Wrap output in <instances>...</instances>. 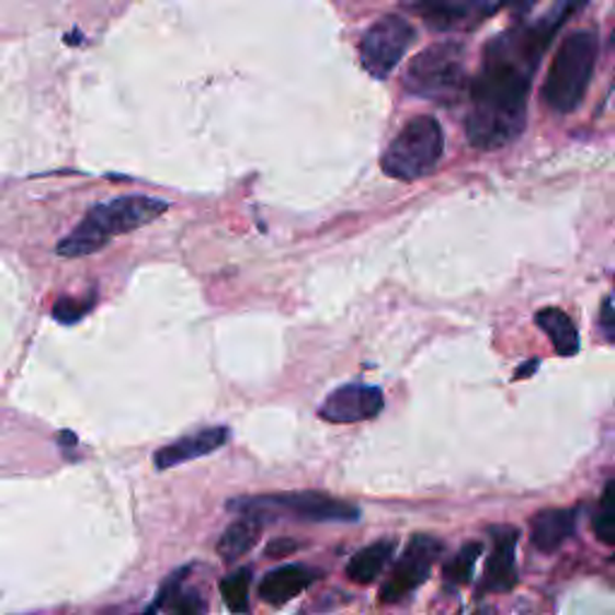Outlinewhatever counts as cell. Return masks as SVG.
Returning a JSON list of instances; mask_svg holds the SVG:
<instances>
[{
    "label": "cell",
    "instance_id": "cell-17",
    "mask_svg": "<svg viewBox=\"0 0 615 615\" xmlns=\"http://www.w3.org/2000/svg\"><path fill=\"white\" fill-rule=\"evenodd\" d=\"M262 526H265V520L255 517V514H241V520L226 526V532L217 544V554L221 556V560L231 565L250 554L260 542Z\"/></svg>",
    "mask_w": 615,
    "mask_h": 615
},
{
    "label": "cell",
    "instance_id": "cell-10",
    "mask_svg": "<svg viewBox=\"0 0 615 615\" xmlns=\"http://www.w3.org/2000/svg\"><path fill=\"white\" fill-rule=\"evenodd\" d=\"M385 409V395L380 387L366 383H349L337 387L324 397L318 417L328 423H361L378 417Z\"/></svg>",
    "mask_w": 615,
    "mask_h": 615
},
{
    "label": "cell",
    "instance_id": "cell-26",
    "mask_svg": "<svg viewBox=\"0 0 615 615\" xmlns=\"http://www.w3.org/2000/svg\"><path fill=\"white\" fill-rule=\"evenodd\" d=\"M538 368V361H529V363H524L522 368H517V375H514V378H529V375L534 373Z\"/></svg>",
    "mask_w": 615,
    "mask_h": 615
},
{
    "label": "cell",
    "instance_id": "cell-21",
    "mask_svg": "<svg viewBox=\"0 0 615 615\" xmlns=\"http://www.w3.org/2000/svg\"><path fill=\"white\" fill-rule=\"evenodd\" d=\"M483 554V544L481 542H469L467 546H464L459 554L452 558L445 568H443V574H445V582L452 584V586H457V584H467L471 582V577H474V568H476V560L481 558Z\"/></svg>",
    "mask_w": 615,
    "mask_h": 615
},
{
    "label": "cell",
    "instance_id": "cell-7",
    "mask_svg": "<svg viewBox=\"0 0 615 615\" xmlns=\"http://www.w3.org/2000/svg\"><path fill=\"white\" fill-rule=\"evenodd\" d=\"M411 22L401 15H385L375 20L361 39V62L375 80L390 78L395 68L407 56L409 46L413 44Z\"/></svg>",
    "mask_w": 615,
    "mask_h": 615
},
{
    "label": "cell",
    "instance_id": "cell-24",
    "mask_svg": "<svg viewBox=\"0 0 615 615\" xmlns=\"http://www.w3.org/2000/svg\"><path fill=\"white\" fill-rule=\"evenodd\" d=\"M296 550H298V544L294 542V538H274V542H270V546H267V556L282 558L288 554H296Z\"/></svg>",
    "mask_w": 615,
    "mask_h": 615
},
{
    "label": "cell",
    "instance_id": "cell-20",
    "mask_svg": "<svg viewBox=\"0 0 615 615\" xmlns=\"http://www.w3.org/2000/svg\"><path fill=\"white\" fill-rule=\"evenodd\" d=\"M250 580H253V572L248 568L236 570L231 574H226L221 584H219V592L226 608L236 615H246L248 613V592H250Z\"/></svg>",
    "mask_w": 615,
    "mask_h": 615
},
{
    "label": "cell",
    "instance_id": "cell-16",
    "mask_svg": "<svg viewBox=\"0 0 615 615\" xmlns=\"http://www.w3.org/2000/svg\"><path fill=\"white\" fill-rule=\"evenodd\" d=\"M397 542L395 538H380L366 548H361L358 554L351 556L346 562V577L354 584H373L385 572L395 556Z\"/></svg>",
    "mask_w": 615,
    "mask_h": 615
},
{
    "label": "cell",
    "instance_id": "cell-3",
    "mask_svg": "<svg viewBox=\"0 0 615 615\" xmlns=\"http://www.w3.org/2000/svg\"><path fill=\"white\" fill-rule=\"evenodd\" d=\"M599 56V36L592 30L568 34L550 60L546 82L542 87L544 104L560 113H572L584 102Z\"/></svg>",
    "mask_w": 615,
    "mask_h": 615
},
{
    "label": "cell",
    "instance_id": "cell-19",
    "mask_svg": "<svg viewBox=\"0 0 615 615\" xmlns=\"http://www.w3.org/2000/svg\"><path fill=\"white\" fill-rule=\"evenodd\" d=\"M592 529L601 544H615V479L604 486V493L592 514Z\"/></svg>",
    "mask_w": 615,
    "mask_h": 615
},
{
    "label": "cell",
    "instance_id": "cell-5",
    "mask_svg": "<svg viewBox=\"0 0 615 615\" xmlns=\"http://www.w3.org/2000/svg\"><path fill=\"white\" fill-rule=\"evenodd\" d=\"M445 155V133L433 116L411 118L385 149L380 167L397 181H419L431 175Z\"/></svg>",
    "mask_w": 615,
    "mask_h": 615
},
{
    "label": "cell",
    "instance_id": "cell-1",
    "mask_svg": "<svg viewBox=\"0 0 615 615\" xmlns=\"http://www.w3.org/2000/svg\"><path fill=\"white\" fill-rule=\"evenodd\" d=\"M562 24L556 12L548 10L536 22H520L486 44L481 70L471 82V106L464 121L474 149L496 152L520 140L526 128L534 72Z\"/></svg>",
    "mask_w": 615,
    "mask_h": 615
},
{
    "label": "cell",
    "instance_id": "cell-6",
    "mask_svg": "<svg viewBox=\"0 0 615 615\" xmlns=\"http://www.w3.org/2000/svg\"><path fill=\"white\" fill-rule=\"evenodd\" d=\"M226 508L238 514H255V517L265 522L270 517H294L300 522H358L361 520V510L354 503H346V500H339L318 491L234 498L226 503Z\"/></svg>",
    "mask_w": 615,
    "mask_h": 615
},
{
    "label": "cell",
    "instance_id": "cell-12",
    "mask_svg": "<svg viewBox=\"0 0 615 615\" xmlns=\"http://www.w3.org/2000/svg\"><path fill=\"white\" fill-rule=\"evenodd\" d=\"M231 431L226 425H215V429H203L197 433H187L171 445L161 447L155 455V467L159 471H167L171 467H181L185 462H193L200 457H207L229 443Z\"/></svg>",
    "mask_w": 615,
    "mask_h": 615
},
{
    "label": "cell",
    "instance_id": "cell-4",
    "mask_svg": "<svg viewBox=\"0 0 615 615\" xmlns=\"http://www.w3.org/2000/svg\"><path fill=\"white\" fill-rule=\"evenodd\" d=\"M405 90L435 104H457L467 90L464 46L459 42H437L409 62Z\"/></svg>",
    "mask_w": 615,
    "mask_h": 615
},
{
    "label": "cell",
    "instance_id": "cell-14",
    "mask_svg": "<svg viewBox=\"0 0 615 615\" xmlns=\"http://www.w3.org/2000/svg\"><path fill=\"white\" fill-rule=\"evenodd\" d=\"M577 510L550 508L532 517V546L542 554H554L574 534Z\"/></svg>",
    "mask_w": 615,
    "mask_h": 615
},
{
    "label": "cell",
    "instance_id": "cell-2",
    "mask_svg": "<svg viewBox=\"0 0 615 615\" xmlns=\"http://www.w3.org/2000/svg\"><path fill=\"white\" fill-rule=\"evenodd\" d=\"M169 209V203L149 195H123L94 205L75 229L60 238L56 253L60 258H84L109 246L113 236H123L152 224Z\"/></svg>",
    "mask_w": 615,
    "mask_h": 615
},
{
    "label": "cell",
    "instance_id": "cell-18",
    "mask_svg": "<svg viewBox=\"0 0 615 615\" xmlns=\"http://www.w3.org/2000/svg\"><path fill=\"white\" fill-rule=\"evenodd\" d=\"M534 322L536 328H542L550 337V344H554L558 356L568 358L580 351V332H577L572 318L565 310L542 308L534 316Z\"/></svg>",
    "mask_w": 615,
    "mask_h": 615
},
{
    "label": "cell",
    "instance_id": "cell-13",
    "mask_svg": "<svg viewBox=\"0 0 615 615\" xmlns=\"http://www.w3.org/2000/svg\"><path fill=\"white\" fill-rule=\"evenodd\" d=\"M320 580V572L306 568V565H282L272 570L265 580L260 582V599L272 606H282L286 601L304 594L306 589Z\"/></svg>",
    "mask_w": 615,
    "mask_h": 615
},
{
    "label": "cell",
    "instance_id": "cell-8",
    "mask_svg": "<svg viewBox=\"0 0 615 615\" xmlns=\"http://www.w3.org/2000/svg\"><path fill=\"white\" fill-rule=\"evenodd\" d=\"M445 544L441 538L429 534H413L405 548V554L399 556L395 568L387 577L385 584L378 592V601L383 606L399 604L401 599L409 596L413 589H419L433 572V565L441 560Z\"/></svg>",
    "mask_w": 615,
    "mask_h": 615
},
{
    "label": "cell",
    "instance_id": "cell-22",
    "mask_svg": "<svg viewBox=\"0 0 615 615\" xmlns=\"http://www.w3.org/2000/svg\"><path fill=\"white\" fill-rule=\"evenodd\" d=\"M94 304H96V294H90L87 298L62 296V298L56 300L52 316L60 324H75V322H80L87 316V312L94 308Z\"/></svg>",
    "mask_w": 615,
    "mask_h": 615
},
{
    "label": "cell",
    "instance_id": "cell-25",
    "mask_svg": "<svg viewBox=\"0 0 615 615\" xmlns=\"http://www.w3.org/2000/svg\"><path fill=\"white\" fill-rule=\"evenodd\" d=\"M538 3H542V0H510V8L514 12V18L524 20Z\"/></svg>",
    "mask_w": 615,
    "mask_h": 615
},
{
    "label": "cell",
    "instance_id": "cell-9",
    "mask_svg": "<svg viewBox=\"0 0 615 615\" xmlns=\"http://www.w3.org/2000/svg\"><path fill=\"white\" fill-rule=\"evenodd\" d=\"M510 0H409L407 8L435 32H469Z\"/></svg>",
    "mask_w": 615,
    "mask_h": 615
},
{
    "label": "cell",
    "instance_id": "cell-23",
    "mask_svg": "<svg viewBox=\"0 0 615 615\" xmlns=\"http://www.w3.org/2000/svg\"><path fill=\"white\" fill-rule=\"evenodd\" d=\"M601 328H604L611 342H615V300L613 298H606L604 306H601Z\"/></svg>",
    "mask_w": 615,
    "mask_h": 615
},
{
    "label": "cell",
    "instance_id": "cell-11",
    "mask_svg": "<svg viewBox=\"0 0 615 615\" xmlns=\"http://www.w3.org/2000/svg\"><path fill=\"white\" fill-rule=\"evenodd\" d=\"M491 538H493V548H491V556L486 560L481 586L483 592H493V594L510 592L520 580L517 565H514L520 532L514 529V526H491Z\"/></svg>",
    "mask_w": 615,
    "mask_h": 615
},
{
    "label": "cell",
    "instance_id": "cell-15",
    "mask_svg": "<svg viewBox=\"0 0 615 615\" xmlns=\"http://www.w3.org/2000/svg\"><path fill=\"white\" fill-rule=\"evenodd\" d=\"M191 572V565H185L179 572H173L169 580L161 586L159 596L149 604V608L143 615H157L161 608L167 611V615H205L207 613V604L205 599L200 596L197 592H185L181 589V582Z\"/></svg>",
    "mask_w": 615,
    "mask_h": 615
}]
</instances>
